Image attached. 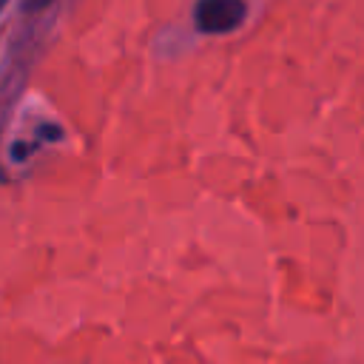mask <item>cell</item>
I'll list each match as a JSON object with an SVG mask.
<instances>
[{
  "label": "cell",
  "instance_id": "7a4b0ae2",
  "mask_svg": "<svg viewBox=\"0 0 364 364\" xmlns=\"http://www.w3.org/2000/svg\"><path fill=\"white\" fill-rule=\"evenodd\" d=\"M54 0H23V11H28V14H34V11H43L46 6H51Z\"/></svg>",
  "mask_w": 364,
  "mask_h": 364
},
{
  "label": "cell",
  "instance_id": "3957f363",
  "mask_svg": "<svg viewBox=\"0 0 364 364\" xmlns=\"http://www.w3.org/2000/svg\"><path fill=\"white\" fill-rule=\"evenodd\" d=\"M3 6H6V0H0V9H3Z\"/></svg>",
  "mask_w": 364,
  "mask_h": 364
},
{
  "label": "cell",
  "instance_id": "6da1fadb",
  "mask_svg": "<svg viewBox=\"0 0 364 364\" xmlns=\"http://www.w3.org/2000/svg\"><path fill=\"white\" fill-rule=\"evenodd\" d=\"M247 17L245 0H196L193 26L202 34H228L236 31Z\"/></svg>",
  "mask_w": 364,
  "mask_h": 364
}]
</instances>
